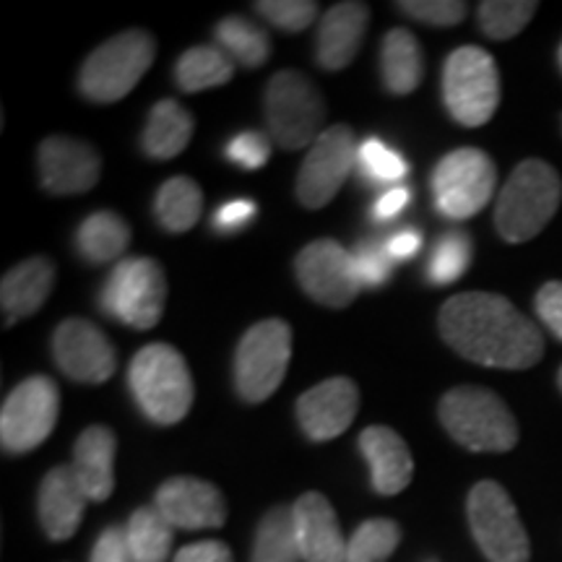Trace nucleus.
I'll return each instance as SVG.
<instances>
[{"mask_svg":"<svg viewBox=\"0 0 562 562\" xmlns=\"http://www.w3.org/2000/svg\"><path fill=\"white\" fill-rule=\"evenodd\" d=\"M440 336L463 360L529 370L544 357V336L513 302L492 292L456 294L440 307Z\"/></svg>","mask_w":562,"mask_h":562,"instance_id":"1","label":"nucleus"},{"mask_svg":"<svg viewBox=\"0 0 562 562\" xmlns=\"http://www.w3.org/2000/svg\"><path fill=\"white\" fill-rule=\"evenodd\" d=\"M128 385L138 409L154 425H178L193 406L195 389L186 357L165 341L146 344L136 351L128 368Z\"/></svg>","mask_w":562,"mask_h":562,"instance_id":"2","label":"nucleus"},{"mask_svg":"<svg viewBox=\"0 0 562 562\" xmlns=\"http://www.w3.org/2000/svg\"><path fill=\"white\" fill-rule=\"evenodd\" d=\"M562 180L542 159H524L510 172L495 203V227L505 243H526L542 232L558 214Z\"/></svg>","mask_w":562,"mask_h":562,"instance_id":"3","label":"nucleus"},{"mask_svg":"<svg viewBox=\"0 0 562 562\" xmlns=\"http://www.w3.org/2000/svg\"><path fill=\"white\" fill-rule=\"evenodd\" d=\"M440 422L472 453H505L518 442V425L497 393L482 385H459L440 398Z\"/></svg>","mask_w":562,"mask_h":562,"instance_id":"4","label":"nucleus"},{"mask_svg":"<svg viewBox=\"0 0 562 562\" xmlns=\"http://www.w3.org/2000/svg\"><path fill=\"white\" fill-rule=\"evenodd\" d=\"M157 55L149 32L128 30L104 42L89 55L79 74V89L89 102H121L144 79Z\"/></svg>","mask_w":562,"mask_h":562,"instance_id":"5","label":"nucleus"},{"mask_svg":"<svg viewBox=\"0 0 562 562\" xmlns=\"http://www.w3.org/2000/svg\"><path fill=\"white\" fill-rule=\"evenodd\" d=\"M442 102L448 115L467 128L490 123L501 104L497 63L482 47L467 45L442 63Z\"/></svg>","mask_w":562,"mask_h":562,"instance_id":"6","label":"nucleus"},{"mask_svg":"<svg viewBox=\"0 0 562 562\" xmlns=\"http://www.w3.org/2000/svg\"><path fill=\"white\" fill-rule=\"evenodd\" d=\"M326 102L300 70H279L266 87V123L281 149H305L323 133Z\"/></svg>","mask_w":562,"mask_h":562,"instance_id":"7","label":"nucleus"},{"mask_svg":"<svg viewBox=\"0 0 562 562\" xmlns=\"http://www.w3.org/2000/svg\"><path fill=\"white\" fill-rule=\"evenodd\" d=\"M167 302L165 269L154 258H125L110 271L100 294V307L110 318L149 331L161 321Z\"/></svg>","mask_w":562,"mask_h":562,"instance_id":"8","label":"nucleus"},{"mask_svg":"<svg viewBox=\"0 0 562 562\" xmlns=\"http://www.w3.org/2000/svg\"><path fill=\"white\" fill-rule=\"evenodd\" d=\"M292 357V328L271 318L248 328L235 351V389L243 402L261 404L284 381Z\"/></svg>","mask_w":562,"mask_h":562,"instance_id":"9","label":"nucleus"},{"mask_svg":"<svg viewBox=\"0 0 562 562\" xmlns=\"http://www.w3.org/2000/svg\"><path fill=\"white\" fill-rule=\"evenodd\" d=\"M467 516L476 544L490 562H529V533L503 484L492 480L474 484L467 501Z\"/></svg>","mask_w":562,"mask_h":562,"instance_id":"10","label":"nucleus"},{"mask_svg":"<svg viewBox=\"0 0 562 562\" xmlns=\"http://www.w3.org/2000/svg\"><path fill=\"white\" fill-rule=\"evenodd\" d=\"M497 186V170L482 149H456L432 172L435 206L448 220H472L487 206Z\"/></svg>","mask_w":562,"mask_h":562,"instance_id":"11","label":"nucleus"},{"mask_svg":"<svg viewBox=\"0 0 562 562\" xmlns=\"http://www.w3.org/2000/svg\"><path fill=\"white\" fill-rule=\"evenodd\" d=\"M60 393L47 375H32L5 396L0 409V442L5 453H30L55 430Z\"/></svg>","mask_w":562,"mask_h":562,"instance_id":"12","label":"nucleus"},{"mask_svg":"<svg viewBox=\"0 0 562 562\" xmlns=\"http://www.w3.org/2000/svg\"><path fill=\"white\" fill-rule=\"evenodd\" d=\"M355 131L349 125H331L307 149L297 175V201L305 209H323L336 199L351 167L357 165Z\"/></svg>","mask_w":562,"mask_h":562,"instance_id":"13","label":"nucleus"},{"mask_svg":"<svg viewBox=\"0 0 562 562\" xmlns=\"http://www.w3.org/2000/svg\"><path fill=\"white\" fill-rule=\"evenodd\" d=\"M294 271L307 297L326 307H349L362 290L351 252L336 240L305 245L294 261Z\"/></svg>","mask_w":562,"mask_h":562,"instance_id":"14","label":"nucleus"},{"mask_svg":"<svg viewBox=\"0 0 562 562\" xmlns=\"http://www.w3.org/2000/svg\"><path fill=\"white\" fill-rule=\"evenodd\" d=\"M53 355L63 375L76 383H104L117 368V351L100 326L68 318L55 328Z\"/></svg>","mask_w":562,"mask_h":562,"instance_id":"15","label":"nucleus"},{"mask_svg":"<svg viewBox=\"0 0 562 562\" xmlns=\"http://www.w3.org/2000/svg\"><path fill=\"white\" fill-rule=\"evenodd\" d=\"M42 188L53 195L87 193L100 182L102 159L94 146L70 136H47L37 154Z\"/></svg>","mask_w":562,"mask_h":562,"instance_id":"16","label":"nucleus"},{"mask_svg":"<svg viewBox=\"0 0 562 562\" xmlns=\"http://www.w3.org/2000/svg\"><path fill=\"white\" fill-rule=\"evenodd\" d=\"M154 508L170 521L172 529H220L227 521V503H224L220 487L195 480V476H172V480H167L157 490Z\"/></svg>","mask_w":562,"mask_h":562,"instance_id":"17","label":"nucleus"},{"mask_svg":"<svg viewBox=\"0 0 562 562\" xmlns=\"http://www.w3.org/2000/svg\"><path fill=\"white\" fill-rule=\"evenodd\" d=\"M360 409V389L349 378H328L297 398L302 432L315 442L334 440L355 422Z\"/></svg>","mask_w":562,"mask_h":562,"instance_id":"18","label":"nucleus"},{"mask_svg":"<svg viewBox=\"0 0 562 562\" xmlns=\"http://www.w3.org/2000/svg\"><path fill=\"white\" fill-rule=\"evenodd\" d=\"M300 558L305 562H344L347 542L339 529L334 505L321 492H305L292 505Z\"/></svg>","mask_w":562,"mask_h":562,"instance_id":"19","label":"nucleus"},{"mask_svg":"<svg viewBox=\"0 0 562 562\" xmlns=\"http://www.w3.org/2000/svg\"><path fill=\"white\" fill-rule=\"evenodd\" d=\"M360 451L370 463V482L378 495H398L409 487L414 476V459L406 440L383 425L364 427L360 432Z\"/></svg>","mask_w":562,"mask_h":562,"instance_id":"20","label":"nucleus"},{"mask_svg":"<svg viewBox=\"0 0 562 562\" xmlns=\"http://www.w3.org/2000/svg\"><path fill=\"white\" fill-rule=\"evenodd\" d=\"M370 5L347 0L336 3L321 19L318 40H315V60L326 70H341L360 53L364 32H368Z\"/></svg>","mask_w":562,"mask_h":562,"instance_id":"21","label":"nucleus"},{"mask_svg":"<svg viewBox=\"0 0 562 562\" xmlns=\"http://www.w3.org/2000/svg\"><path fill=\"white\" fill-rule=\"evenodd\" d=\"M87 495H83L79 480L70 467H55L47 472L40 487V524L53 542H66L79 531L83 510H87Z\"/></svg>","mask_w":562,"mask_h":562,"instance_id":"22","label":"nucleus"},{"mask_svg":"<svg viewBox=\"0 0 562 562\" xmlns=\"http://www.w3.org/2000/svg\"><path fill=\"white\" fill-rule=\"evenodd\" d=\"M117 440L110 427L91 425L79 435L74 448V474L87 501L102 503L115 490Z\"/></svg>","mask_w":562,"mask_h":562,"instance_id":"23","label":"nucleus"},{"mask_svg":"<svg viewBox=\"0 0 562 562\" xmlns=\"http://www.w3.org/2000/svg\"><path fill=\"white\" fill-rule=\"evenodd\" d=\"M55 286V266L47 258H26L3 277L0 307L5 326H13L26 315L37 313Z\"/></svg>","mask_w":562,"mask_h":562,"instance_id":"24","label":"nucleus"},{"mask_svg":"<svg viewBox=\"0 0 562 562\" xmlns=\"http://www.w3.org/2000/svg\"><path fill=\"white\" fill-rule=\"evenodd\" d=\"M193 138V117L182 104L175 100H161L151 108L149 121H146L144 136H140V149L151 159H172Z\"/></svg>","mask_w":562,"mask_h":562,"instance_id":"25","label":"nucleus"},{"mask_svg":"<svg viewBox=\"0 0 562 562\" xmlns=\"http://www.w3.org/2000/svg\"><path fill=\"white\" fill-rule=\"evenodd\" d=\"M425 76V58L417 37L406 30H391L381 47V79L385 91L404 97L412 94Z\"/></svg>","mask_w":562,"mask_h":562,"instance_id":"26","label":"nucleus"},{"mask_svg":"<svg viewBox=\"0 0 562 562\" xmlns=\"http://www.w3.org/2000/svg\"><path fill=\"white\" fill-rule=\"evenodd\" d=\"M131 243V229L123 216L112 211H97L81 222L76 232V250L83 261L108 263L121 258Z\"/></svg>","mask_w":562,"mask_h":562,"instance_id":"27","label":"nucleus"},{"mask_svg":"<svg viewBox=\"0 0 562 562\" xmlns=\"http://www.w3.org/2000/svg\"><path fill=\"white\" fill-rule=\"evenodd\" d=\"M232 76H235V60L222 47L211 45L191 47V50L182 53L178 66H175V81L186 94L222 87Z\"/></svg>","mask_w":562,"mask_h":562,"instance_id":"28","label":"nucleus"},{"mask_svg":"<svg viewBox=\"0 0 562 562\" xmlns=\"http://www.w3.org/2000/svg\"><path fill=\"white\" fill-rule=\"evenodd\" d=\"M154 211H157V220L161 227L172 232V235L195 227V222L201 220L203 211V193L199 182H193L188 175L170 178L159 188L157 201H154Z\"/></svg>","mask_w":562,"mask_h":562,"instance_id":"29","label":"nucleus"},{"mask_svg":"<svg viewBox=\"0 0 562 562\" xmlns=\"http://www.w3.org/2000/svg\"><path fill=\"white\" fill-rule=\"evenodd\" d=\"M292 508H271L256 531L250 562H300Z\"/></svg>","mask_w":562,"mask_h":562,"instance_id":"30","label":"nucleus"},{"mask_svg":"<svg viewBox=\"0 0 562 562\" xmlns=\"http://www.w3.org/2000/svg\"><path fill=\"white\" fill-rule=\"evenodd\" d=\"M216 42L232 60L245 68H258L269 60L271 40L261 26L245 16H227L216 26Z\"/></svg>","mask_w":562,"mask_h":562,"instance_id":"31","label":"nucleus"},{"mask_svg":"<svg viewBox=\"0 0 562 562\" xmlns=\"http://www.w3.org/2000/svg\"><path fill=\"white\" fill-rule=\"evenodd\" d=\"M172 526L157 508H138L125 524L136 562H165L172 552Z\"/></svg>","mask_w":562,"mask_h":562,"instance_id":"32","label":"nucleus"},{"mask_svg":"<svg viewBox=\"0 0 562 562\" xmlns=\"http://www.w3.org/2000/svg\"><path fill=\"white\" fill-rule=\"evenodd\" d=\"M402 542V529L391 518H370L351 533L344 562H385Z\"/></svg>","mask_w":562,"mask_h":562,"instance_id":"33","label":"nucleus"},{"mask_svg":"<svg viewBox=\"0 0 562 562\" xmlns=\"http://www.w3.org/2000/svg\"><path fill=\"white\" fill-rule=\"evenodd\" d=\"M531 0H484L480 3V24L490 40L505 42L518 37L537 13Z\"/></svg>","mask_w":562,"mask_h":562,"instance_id":"34","label":"nucleus"},{"mask_svg":"<svg viewBox=\"0 0 562 562\" xmlns=\"http://www.w3.org/2000/svg\"><path fill=\"white\" fill-rule=\"evenodd\" d=\"M472 266V240L463 232H448L435 245L430 263H427V279L435 286H446L459 281Z\"/></svg>","mask_w":562,"mask_h":562,"instance_id":"35","label":"nucleus"},{"mask_svg":"<svg viewBox=\"0 0 562 562\" xmlns=\"http://www.w3.org/2000/svg\"><path fill=\"white\" fill-rule=\"evenodd\" d=\"M357 170L372 186H393L409 172V161L381 138H364L357 149Z\"/></svg>","mask_w":562,"mask_h":562,"instance_id":"36","label":"nucleus"},{"mask_svg":"<svg viewBox=\"0 0 562 562\" xmlns=\"http://www.w3.org/2000/svg\"><path fill=\"white\" fill-rule=\"evenodd\" d=\"M266 21L284 32H302L313 24L318 16V3L313 0H263V3L252 5Z\"/></svg>","mask_w":562,"mask_h":562,"instance_id":"37","label":"nucleus"},{"mask_svg":"<svg viewBox=\"0 0 562 562\" xmlns=\"http://www.w3.org/2000/svg\"><path fill=\"white\" fill-rule=\"evenodd\" d=\"M351 261H355V271L357 279H360L362 286H383L391 277V266L393 261L385 252V243L378 240H362L357 243V248L351 250Z\"/></svg>","mask_w":562,"mask_h":562,"instance_id":"38","label":"nucleus"},{"mask_svg":"<svg viewBox=\"0 0 562 562\" xmlns=\"http://www.w3.org/2000/svg\"><path fill=\"white\" fill-rule=\"evenodd\" d=\"M396 9L430 26H456L467 19V3L459 0H402Z\"/></svg>","mask_w":562,"mask_h":562,"instance_id":"39","label":"nucleus"},{"mask_svg":"<svg viewBox=\"0 0 562 562\" xmlns=\"http://www.w3.org/2000/svg\"><path fill=\"white\" fill-rule=\"evenodd\" d=\"M224 154L232 165L243 167V170H261L271 157V140L258 131H245L229 140Z\"/></svg>","mask_w":562,"mask_h":562,"instance_id":"40","label":"nucleus"},{"mask_svg":"<svg viewBox=\"0 0 562 562\" xmlns=\"http://www.w3.org/2000/svg\"><path fill=\"white\" fill-rule=\"evenodd\" d=\"M533 307L554 339L562 341V281H547L533 297Z\"/></svg>","mask_w":562,"mask_h":562,"instance_id":"41","label":"nucleus"},{"mask_svg":"<svg viewBox=\"0 0 562 562\" xmlns=\"http://www.w3.org/2000/svg\"><path fill=\"white\" fill-rule=\"evenodd\" d=\"M89 562H136L133 560L128 533H125V526H110L100 533L94 550H91Z\"/></svg>","mask_w":562,"mask_h":562,"instance_id":"42","label":"nucleus"},{"mask_svg":"<svg viewBox=\"0 0 562 562\" xmlns=\"http://www.w3.org/2000/svg\"><path fill=\"white\" fill-rule=\"evenodd\" d=\"M256 214H258V206L250 199H235L224 203V206L216 211L214 229L224 232V235H235V232H240L245 227V224L256 220Z\"/></svg>","mask_w":562,"mask_h":562,"instance_id":"43","label":"nucleus"},{"mask_svg":"<svg viewBox=\"0 0 562 562\" xmlns=\"http://www.w3.org/2000/svg\"><path fill=\"white\" fill-rule=\"evenodd\" d=\"M175 562H235V558H232V550L224 542L206 539V542L182 547V550L175 554Z\"/></svg>","mask_w":562,"mask_h":562,"instance_id":"44","label":"nucleus"},{"mask_svg":"<svg viewBox=\"0 0 562 562\" xmlns=\"http://www.w3.org/2000/svg\"><path fill=\"white\" fill-rule=\"evenodd\" d=\"M412 203V191L409 188H391V191H385L381 199H378L375 203H372V220L375 222H391L396 220L402 211L409 206Z\"/></svg>","mask_w":562,"mask_h":562,"instance_id":"45","label":"nucleus"},{"mask_svg":"<svg viewBox=\"0 0 562 562\" xmlns=\"http://www.w3.org/2000/svg\"><path fill=\"white\" fill-rule=\"evenodd\" d=\"M419 248H422V235L412 227L396 232V235H391L389 240H385V252H389L393 263L412 261V258L419 252Z\"/></svg>","mask_w":562,"mask_h":562,"instance_id":"46","label":"nucleus"},{"mask_svg":"<svg viewBox=\"0 0 562 562\" xmlns=\"http://www.w3.org/2000/svg\"><path fill=\"white\" fill-rule=\"evenodd\" d=\"M558 385H560V393H562V368H560V372H558Z\"/></svg>","mask_w":562,"mask_h":562,"instance_id":"47","label":"nucleus"},{"mask_svg":"<svg viewBox=\"0 0 562 562\" xmlns=\"http://www.w3.org/2000/svg\"><path fill=\"white\" fill-rule=\"evenodd\" d=\"M558 60H560V68H562V45H560V53H558Z\"/></svg>","mask_w":562,"mask_h":562,"instance_id":"48","label":"nucleus"}]
</instances>
